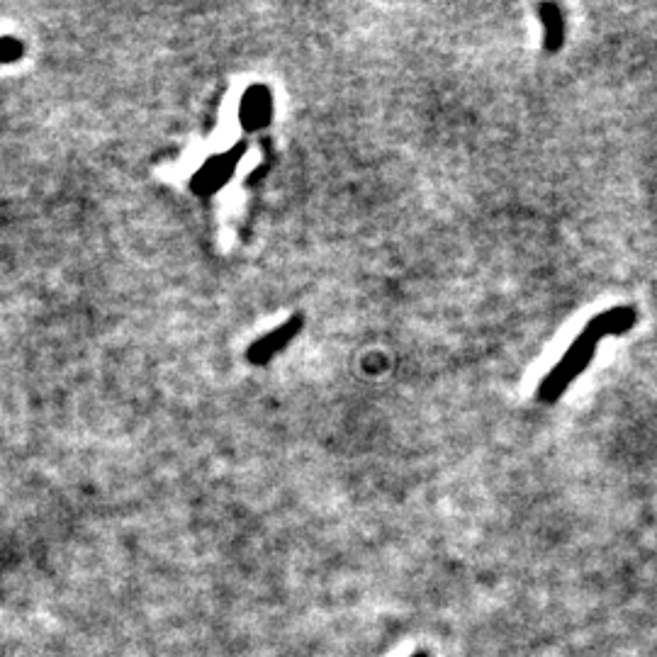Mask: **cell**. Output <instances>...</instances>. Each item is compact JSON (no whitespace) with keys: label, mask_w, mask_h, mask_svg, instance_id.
<instances>
[{"label":"cell","mask_w":657,"mask_h":657,"mask_svg":"<svg viewBox=\"0 0 657 657\" xmlns=\"http://www.w3.org/2000/svg\"><path fill=\"white\" fill-rule=\"evenodd\" d=\"M638 312L636 307H611L602 314H597L594 319H589L587 327L582 329V334L572 341L570 348L565 351V356L555 363V368L543 378L541 387H538V400L553 404L565 395V390L570 387L572 380H577L582 375V370L587 368L589 361L597 353V346L602 344L606 336L626 334L628 329L636 327Z\"/></svg>","instance_id":"1"},{"label":"cell","mask_w":657,"mask_h":657,"mask_svg":"<svg viewBox=\"0 0 657 657\" xmlns=\"http://www.w3.org/2000/svg\"><path fill=\"white\" fill-rule=\"evenodd\" d=\"M246 154V144L239 142L234 144L229 151H222V154H215L210 161H205V166L195 173L193 178V190L198 195H212L217 193L222 185H227L232 181L234 171H237L241 156Z\"/></svg>","instance_id":"2"},{"label":"cell","mask_w":657,"mask_h":657,"mask_svg":"<svg viewBox=\"0 0 657 657\" xmlns=\"http://www.w3.org/2000/svg\"><path fill=\"white\" fill-rule=\"evenodd\" d=\"M302 327H305V319H302L300 314L290 317L288 322H283L280 327H275L271 334L256 339L254 344L249 346V351H246V361H249L251 365L271 363L280 351H285V348L290 346V341L300 334Z\"/></svg>","instance_id":"3"},{"label":"cell","mask_w":657,"mask_h":657,"mask_svg":"<svg viewBox=\"0 0 657 657\" xmlns=\"http://www.w3.org/2000/svg\"><path fill=\"white\" fill-rule=\"evenodd\" d=\"M273 117V93L263 83H254L241 95L239 105V122L246 132H261L263 127L271 125Z\"/></svg>","instance_id":"4"},{"label":"cell","mask_w":657,"mask_h":657,"mask_svg":"<svg viewBox=\"0 0 657 657\" xmlns=\"http://www.w3.org/2000/svg\"><path fill=\"white\" fill-rule=\"evenodd\" d=\"M538 15H541V20H543V30H546L543 47H546V52H550V54L560 52V49H563V42H565L563 13H560L558 5L543 3L541 8H538Z\"/></svg>","instance_id":"5"},{"label":"cell","mask_w":657,"mask_h":657,"mask_svg":"<svg viewBox=\"0 0 657 657\" xmlns=\"http://www.w3.org/2000/svg\"><path fill=\"white\" fill-rule=\"evenodd\" d=\"M412 657H429L426 653H417V655H412Z\"/></svg>","instance_id":"6"}]
</instances>
